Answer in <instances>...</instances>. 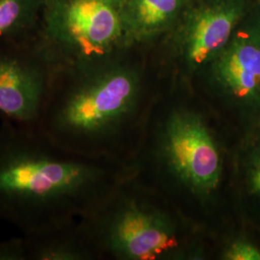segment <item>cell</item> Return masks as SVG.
<instances>
[{
	"instance_id": "cell-1",
	"label": "cell",
	"mask_w": 260,
	"mask_h": 260,
	"mask_svg": "<svg viewBox=\"0 0 260 260\" xmlns=\"http://www.w3.org/2000/svg\"><path fill=\"white\" fill-rule=\"evenodd\" d=\"M119 182L103 159L61 148L38 128L0 124V221L43 233L91 213Z\"/></svg>"
},
{
	"instance_id": "cell-2",
	"label": "cell",
	"mask_w": 260,
	"mask_h": 260,
	"mask_svg": "<svg viewBox=\"0 0 260 260\" xmlns=\"http://www.w3.org/2000/svg\"><path fill=\"white\" fill-rule=\"evenodd\" d=\"M93 72L56 73L38 129L69 151L103 159L114 153L135 113L137 83L121 68Z\"/></svg>"
},
{
	"instance_id": "cell-3",
	"label": "cell",
	"mask_w": 260,
	"mask_h": 260,
	"mask_svg": "<svg viewBox=\"0 0 260 260\" xmlns=\"http://www.w3.org/2000/svg\"><path fill=\"white\" fill-rule=\"evenodd\" d=\"M33 43L56 72L102 62L121 38L117 0H45Z\"/></svg>"
},
{
	"instance_id": "cell-4",
	"label": "cell",
	"mask_w": 260,
	"mask_h": 260,
	"mask_svg": "<svg viewBox=\"0 0 260 260\" xmlns=\"http://www.w3.org/2000/svg\"><path fill=\"white\" fill-rule=\"evenodd\" d=\"M82 224L102 255L150 260L170 256L179 247L177 225L167 214L152 209L115 188Z\"/></svg>"
},
{
	"instance_id": "cell-5",
	"label": "cell",
	"mask_w": 260,
	"mask_h": 260,
	"mask_svg": "<svg viewBox=\"0 0 260 260\" xmlns=\"http://www.w3.org/2000/svg\"><path fill=\"white\" fill-rule=\"evenodd\" d=\"M160 155L178 185L198 198H207L220 187L223 160L211 130L191 110L172 112L163 124Z\"/></svg>"
},
{
	"instance_id": "cell-6",
	"label": "cell",
	"mask_w": 260,
	"mask_h": 260,
	"mask_svg": "<svg viewBox=\"0 0 260 260\" xmlns=\"http://www.w3.org/2000/svg\"><path fill=\"white\" fill-rule=\"evenodd\" d=\"M55 75L34 44L0 45V121L38 128Z\"/></svg>"
},
{
	"instance_id": "cell-7",
	"label": "cell",
	"mask_w": 260,
	"mask_h": 260,
	"mask_svg": "<svg viewBox=\"0 0 260 260\" xmlns=\"http://www.w3.org/2000/svg\"><path fill=\"white\" fill-rule=\"evenodd\" d=\"M215 76L235 110L249 118L260 116V29L242 33L225 47Z\"/></svg>"
},
{
	"instance_id": "cell-8",
	"label": "cell",
	"mask_w": 260,
	"mask_h": 260,
	"mask_svg": "<svg viewBox=\"0 0 260 260\" xmlns=\"http://www.w3.org/2000/svg\"><path fill=\"white\" fill-rule=\"evenodd\" d=\"M240 1L205 11L197 19L187 42L186 55L194 66L205 64L221 52L230 42L233 29L241 18Z\"/></svg>"
},
{
	"instance_id": "cell-9",
	"label": "cell",
	"mask_w": 260,
	"mask_h": 260,
	"mask_svg": "<svg viewBox=\"0 0 260 260\" xmlns=\"http://www.w3.org/2000/svg\"><path fill=\"white\" fill-rule=\"evenodd\" d=\"M27 260H82L101 256L82 223H72L43 233L22 234Z\"/></svg>"
},
{
	"instance_id": "cell-10",
	"label": "cell",
	"mask_w": 260,
	"mask_h": 260,
	"mask_svg": "<svg viewBox=\"0 0 260 260\" xmlns=\"http://www.w3.org/2000/svg\"><path fill=\"white\" fill-rule=\"evenodd\" d=\"M45 0H0V45H21L17 41L42 13Z\"/></svg>"
},
{
	"instance_id": "cell-11",
	"label": "cell",
	"mask_w": 260,
	"mask_h": 260,
	"mask_svg": "<svg viewBox=\"0 0 260 260\" xmlns=\"http://www.w3.org/2000/svg\"><path fill=\"white\" fill-rule=\"evenodd\" d=\"M179 2L180 0H138L137 16L144 26L154 27L175 13Z\"/></svg>"
},
{
	"instance_id": "cell-12",
	"label": "cell",
	"mask_w": 260,
	"mask_h": 260,
	"mask_svg": "<svg viewBox=\"0 0 260 260\" xmlns=\"http://www.w3.org/2000/svg\"><path fill=\"white\" fill-rule=\"evenodd\" d=\"M244 179L250 195L260 203V145L252 146L246 155Z\"/></svg>"
},
{
	"instance_id": "cell-13",
	"label": "cell",
	"mask_w": 260,
	"mask_h": 260,
	"mask_svg": "<svg viewBox=\"0 0 260 260\" xmlns=\"http://www.w3.org/2000/svg\"><path fill=\"white\" fill-rule=\"evenodd\" d=\"M223 256L226 260H260V249L251 242L237 240L224 250Z\"/></svg>"
},
{
	"instance_id": "cell-14",
	"label": "cell",
	"mask_w": 260,
	"mask_h": 260,
	"mask_svg": "<svg viewBox=\"0 0 260 260\" xmlns=\"http://www.w3.org/2000/svg\"><path fill=\"white\" fill-rule=\"evenodd\" d=\"M0 260H27L22 235L0 241Z\"/></svg>"
}]
</instances>
